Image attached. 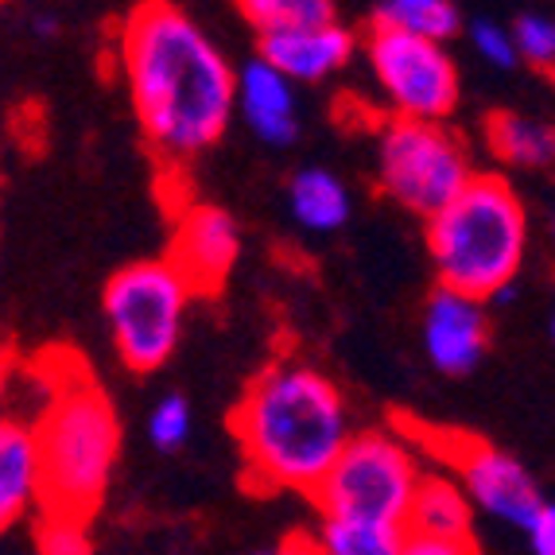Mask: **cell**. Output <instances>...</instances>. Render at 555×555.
<instances>
[{
    "mask_svg": "<svg viewBox=\"0 0 555 555\" xmlns=\"http://www.w3.org/2000/svg\"><path fill=\"white\" fill-rule=\"evenodd\" d=\"M245 474L264 490L315 498L358 436L343 389L299 358H280L253 377L233 408Z\"/></svg>",
    "mask_w": 555,
    "mask_h": 555,
    "instance_id": "obj_2",
    "label": "cell"
},
{
    "mask_svg": "<svg viewBox=\"0 0 555 555\" xmlns=\"http://www.w3.org/2000/svg\"><path fill=\"white\" fill-rule=\"evenodd\" d=\"M427 253L439 287L478 304H493L517 287L528 253V214L509 179L474 176V183L443 214L427 222Z\"/></svg>",
    "mask_w": 555,
    "mask_h": 555,
    "instance_id": "obj_3",
    "label": "cell"
},
{
    "mask_svg": "<svg viewBox=\"0 0 555 555\" xmlns=\"http://www.w3.org/2000/svg\"><path fill=\"white\" fill-rule=\"evenodd\" d=\"M486 149L517 171H555V125L528 113H493L486 120Z\"/></svg>",
    "mask_w": 555,
    "mask_h": 555,
    "instance_id": "obj_17",
    "label": "cell"
},
{
    "mask_svg": "<svg viewBox=\"0 0 555 555\" xmlns=\"http://www.w3.org/2000/svg\"><path fill=\"white\" fill-rule=\"evenodd\" d=\"M552 338H555V315H552Z\"/></svg>",
    "mask_w": 555,
    "mask_h": 555,
    "instance_id": "obj_30",
    "label": "cell"
},
{
    "mask_svg": "<svg viewBox=\"0 0 555 555\" xmlns=\"http://www.w3.org/2000/svg\"><path fill=\"white\" fill-rule=\"evenodd\" d=\"M43 454V513L90 517L109 490L120 424L102 385L82 370H59L36 420Z\"/></svg>",
    "mask_w": 555,
    "mask_h": 555,
    "instance_id": "obj_4",
    "label": "cell"
},
{
    "mask_svg": "<svg viewBox=\"0 0 555 555\" xmlns=\"http://www.w3.org/2000/svg\"><path fill=\"white\" fill-rule=\"evenodd\" d=\"M474 501L463 490V481L451 470H431L420 481V493L408 513V532L431 540H470Z\"/></svg>",
    "mask_w": 555,
    "mask_h": 555,
    "instance_id": "obj_15",
    "label": "cell"
},
{
    "mask_svg": "<svg viewBox=\"0 0 555 555\" xmlns=\"http://www.w3.org/2000/svg\"><path fill=\"white\" fill-rule=\"evenodd\" d=\"M400 555H478L474 540H431V537H412L408 532L404 552Z\"/></svg>",
    "mask_w": 555,
    "mask_h": 555,
    "instance_id": "obj_25",
    "label": "cell"
},
{
    "mask_svg": "<svg viewBox=\"0 0 555 555\" xmlns=\"http://www.w3.org/2000/svg\"><path fill=\"white\" fill-rule=\"evenodd\" d=\"M287 214L307 233H334L350 222L353 198L331 167H299L287 183Z\"/></svg>",
    "mask_w": 555,
    "mask_h": 555,
    "instance_id": "obj_16",
    "label": "cell"
},
{
    "mask_svg": "<svg viewBox=\"0 0 555 555\" xmlns=\"http://www.w3.org/2000/svg\"><path fill=\"white\" fill-rule=\"evenodd\" d=\"M547 237H552V249H555V218H552V225H547Z\"/></svg>",
    "mask_w": 555,
    "mask_h": 555,
    "instance_id": "obj_29",
    "label": "cell"
},
{
    "mask_svg": "<svg viewBox=\"0 0 555 555\" xmlns=\"http://www.w3.org/2000/svg\"><path fill=\"white\" fill-rule=\"evenodd\" d=\"M520 63H528L540 75H555V16L544 12H520L513 20Z\"/></svg>",
    "mask_w": 555,
    "mask_h": 555,
    "instance_id": "obj_22",
    "label": "cell"
},
{
    "mask_svg": "<svg viewBox=\"0 0 555 555\" xmlns=\"http://www.w3.org/2000/svg\"><path fill=\"white\" fill-rule=\"evenodd\" d=\"M373 82L397 120H431L447 125L459 105V63L447 43L404 36V31L370 28L365 36Z\"/></svg>",
    "mask_w": 555,
    "mask_h": 555,
    "instance_id": "obj_8",
    "label": "cell"
},
{
    "mask_svg": "<svg viewBox=\"0 0 555 555\" xmlns=\"http://www.w3.org/2000/svg\"><path fill=\"white\" fill-rule=\"evenodd\" d=\"M55 28H59V20H51V16H39L36 20V31H39V36H51Z\"/></svg>",
    "mask_w": 555,
    "mask_h": 555,
    "instance_id": "obj_28",
    "label": "cell"
},
{
    "mask_svg": "<svg viewBox=\"0 0 555 555\" xmlns=\"http://www.w3.org/2000/svg\"><path fill=\"white\" fill-rule=\"evenodd\" d=\"M137 125L164 164H186L237 117V66L179 4H137L117 31Z\"/></svg>",
    "mask_w": 555,
    "mask_h": 555,
    "instance_id": "obj_1",
    "label": "cell"
},
{
    "mask_svg": "<svg viewBox=\"0 0 555 555\" xmlns=\"http://www.w3.org/2000/svg\"><path fill=\"white\" fill-rule=\"evenodd\" d=\"M404 540L408 528L353 517H319L315 532H311L315 555H400Z\"/></svg>",
    "mask_w": 555,
    "mask_h": 555,
    "instance_id": "obj_18",
    "label": "cell"
},
{
    "mask_svg": "<svg viewBox=\"0 0 555 555\" xmlns=\"http://www.w3.org/2000/svg\"><path fill=\"white\" fill-rule=\"evenodd\" d=\"M466 140L447 125L389 117L377 129V186L420 218H436L474 183Z\"/></svg>",
    "mask_w": 555,
    "mask_h": 555,
    "instance_id": "obj_7",
    "label": "cell"
},
{
    "mask_svg": "<svg viewBox=\"0 0 555 555\" xmlns=\"http://www.w3.org/2000/svg\"><path fill=\"white\" fill-rule=\"evenodd\" d=\"M237 117L249 125L253 137H260L272 149H287L299 137L296 82L280 75L276 66L260 55L245 59L237 66Z\"/></svg>",
    "mask_w": 555,
    "mask_h": 555,
    "instance_id": "obj_13",
    "label": "cell"
},
{
    "mask_svg": "<svg viewBox=\"0 0 555 555\" xmlns=\"http://www.w3.org/2000/svg\"><path fill=\"white\" fill-rule=\"evenodd\" d=\"M466 36H470L474 55H478L481 63H490L493 70H513V66H520L517 36H513V28H505L501 20L478 16L470 28H466Z\"/></svg>",
    "mask_w": 555,
    "mask_h": 555,
    "instance_id": "obj_24",
    "label": "cell"
},
{
    "mask_svg": "<svg viewBox=\"0 0 555 555\" xmlns=\"http://www.w3.org/2000/svg\"><path fill=\"white\" fill-rule=\"evenodd\" d=\"M43 505V454L36 424L9 416L0 424V525H16Z\"/></svg>",
    "mask_w": 555,
    "mask_h": 555,
    "instance_id": "obj_14",
    "label": "cell"
},
{
    "mask_svg": "<svg viewBox=\"0 0 555 555\" xmlns=\"http://www.w3.org/2000/svg\"><path fill=\"white\" fill-rule=\"evenodd\" d=\"M237 12L257 31V39L338 20V9H334L331 0H245V4H237Z\"/></svg>",
    "mask_w": 555,
    "mask_h": 555,
    "instance_id": "obj_20",
    "label": "cell"
},
{
    "mask_svg": "<svg viewBox=\"0 0 555 555\" xmlns=\"http://www.w3.org/2000/svg\"><path fill=\"white\" fill-rule=\"evenodd\" d=\"M191 427H195V416H191L186 397H179V392L159 397L149 412V439L156 451H179L191 439Z\"/></svg>",
    "mask_w": 555,
    "mask_h": 555,
    "instance_id": "obj_23",
    "label": "cell"
},
{
    "mask_svg": "<svg viewBox=\"0 0 555 555\" xmlns=\"http://www.w3.org/2000/svg\"><path fill=\"white\" fill-rule=\"evenodd\" d=\"M191 296H198L195 284L176 269L171 257L132 260L113 272L102 311L117 358L132 373H156L176 358Z\"/></svg>",
    "mask_w": 555,
    "mask_h": 555,
    "instance_id": "obj_5",
    "label": "cell"
},
{
    "mask_svg": "<svg viewBox=\"0 0 555 555\" xmlns=\"http://www.w3.org/2000/svg\"><path fill=\"white\" fill-rule=\"evenodd\" d=\"M249 555H315V547H311V537H287V540H280V544H269V547H257V552H249Z\"/></svg>",
    "mask_w": 555,
    "mask_h": 555,
    "instance_id": "obj_27",
    "label": "cell"
},
{
    "mask_svg": "<svg viewBox=\"0 0 555 555\" xmlns=\"http://www.w3.org/2000/svg\"><path fill=\"white\" fill-rule=\"evenodd\" d=\"M420 451L400 431L370 427L358 431L315 493L319 517H353L408 528V513L424 481Z\"/></svg>",
    "mask_w": 555,
    "mask_h": 555,
    "instance_id": "obj_6",
    "label": "cell"
},
{
    "mask_svg": "<svg viewBox=\"0 0 555 555\" xmlns=\"http://www.w3.org/2000/svg\"><path fill=\"white\" fill-rule=\"evenodd\" d=\"M36 555H93L90 517L43 513L36 525Z\"/></svg>",
    "mask_w": 555,
    "mask_h": 555,
    "instance_id": "obj_21",
    "label": "cell"
},
{
    "mask_svg": "<svg viewBox=\"0 0 555 555\" xmlns=\"http://www.w3.org/2000/svg\"><path fill=\"white\" fill-rule=\"evenodd\" d=\"M528 544L537 555H555V501H544V509L528 525Z\"/></svg>",
    "mask_w": 555,
    "mask_h": 555,
    "instance_id": "obj_26",
    "label": "cell"
},
{
    "mask_svg": "<svg viewBox=\"0 0 555 555\" xmlns=\"http://www.w3.org/2000/svg\"><path fill=\"white\" fill-rule=\"evenodd\" d=\"M353 51H358V36L346 28L343 20L315 24V28L276 31V36L257 39V55L276 66L280 75H287L296 86L299 82L315 86V82L334 78L338 70H346Z\"/></svg>",
    "mask_w": 555,
    "mask_h": 555,
    "instance_id": "obj_12",
    "label": "cell"
},
{
    "mask_svg": "<svg viewBox=\"0 0 555 555\" xmlns=\"http://www.w3.org/2000/svg\"><path fill=\"white\" fill-rule=\"evenodd\" d=\"M439 459H443L454 478L463 481L474 509L501 520V525L528 532V525L544 509V493H540L537 478L513 454L498 451V447L481 443V439L451 436L439 447Z\"/></svg>",
    "mask_w": 555,
    "mask_h": 555,
    "instance_id": "obj_9",
    "label": "cell"
},
{
    "mask_svg": "<svg viewBox=\"0 0 555 555\" xmlns=\"http://www.w3.org/2000/svg\"><path fill=\"white\" fill-rule=\"evenodd\" d=\"M241 257V230L222 206H186L171 237V260L195 292H218Z\"/></svg>",
    "mask_w": 555,
    "mask_h": 555,
    "instance_id": "obj_11",
    "label": "cell"
},
{
    "mask_svg": "<svg viewBox=\"0 0 555 555\" xmlns=\"http://www.w3.org/2000/svg\"><path fill=\"white\" fill-rule=\"evenodd\" d=\"M490 346L486 304L459 296L451 287H439L424 307V353L447 377H463L478 370Z\"/></svg>",
    "mask_w": 555,
    "mask_h": 555,
    "instance_id": "obj_10",
    "label": "cell"
},
{
    "mask_svg": "<svg viewBox=\"0 0 555 555\" xmlns=\"http://www.w3.org/2000/svg\"><path fill=\"white\" fill-rule=\"evenodd\" d=\"M370 28L404 31V36L447 43L463 28V12L451 0H380L377 9L370 12Z\"/></svg>",
    "mask_w": 555,
    "mask_h": 555,
    "instance_id": "obj_19",
    "label": "cell"
}]
</instances>
